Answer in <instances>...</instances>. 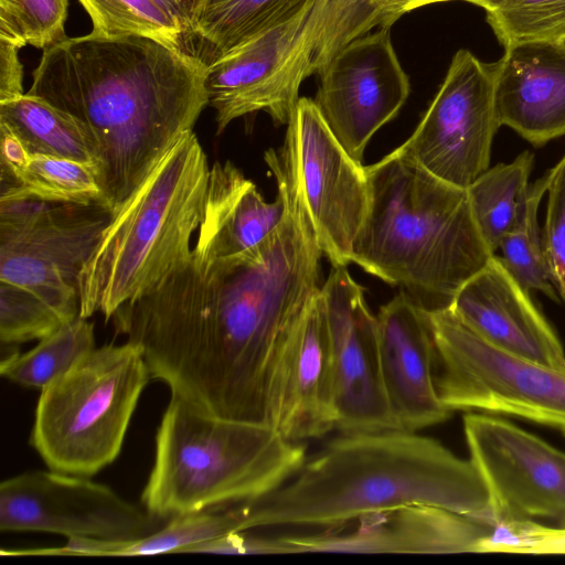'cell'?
<instances>
[{
    "instance_id": "6da1fadb",
    "label": "cell",
    "mask_w": 565,
    "mask_h": 565,
    "mask_svg": "<svg viewBox=\"0 0 565 565\" xmlns=\"http://www.w3.org/2000/svg\"><path fill=\"white\" fill-rule=\"evenodd\" d=\"M264 159L284 217L242 254L191 256L114 315L151 379L210 415L278 430L297 327L320 291L323 255L288 142Z\"/></svg>"
},
{
    "instance_id": "7a4b0ae2",
    "label": "cell",
    "mask_w": 565,
    "mask_h": 565,
    "mask_svg": "<svg viewBox=\"0 0 565 565\" xmlns=\"http://www.w3.org/2000/svg\"><path fill=\"white\" fill-rule=\"evenodd\" d=\"M206 64L140 35L89 33L43 50L29 94L82 120L116 213L209 105Z\"/></svg>"
},
{
    "instance_id": "3957f363",
    "label": "cell",
    "mask_w": 565,
    "mask_h": 565,
    "mask_svg": "<svg viewBox=\"0 0 565 565\" xmlns=\"http://www.w3.org/2000/svg\"><path fill=\"white\" fill-rule=\"evenodd\" d=\"M246 530L334 526L362 515L428 504L492 526L486 484L438 440L401 429L342 433L282 486L243 502Z\"/></svg>"
},
{
    "instance_id": "277c9868",
    "label": "cell",
    "mask_w": 565,
    "mask_h": 565,
    "mask_svg": "<svg viewBox=\"0 0 565 565\" xmlns=\"http://www.w3.org/2000/svg\"><path fill=\"white\" fill-rule=\"evenodd\" d=\"M365 170L371 204L352 263L402 287L427 311L449 308L494 255L478 230L467 189L392 152Z\"/></svg>"
},
{
    "instance_id": "5b68a950",
    "label": "cell",
    "mask_w": 565,
    "mask_h": 565,
    "mask_svg": "<svg viewBox=\"0 0 565 565\" xmlns=\"http://www.w3.org/2000/svg\"><path fill=\"white\" fill-rule=\"evenodd\" d=\"M210 169L194 131L184 132L104 228L79 275L81 317L109 320L191 256Z\"/></svg>"
},
{
    "instance_id": "8992f818",
    "label": "cell",
    "mask_w": 565,
    "mask_h": 565,
    "mask_svg": "<svg viewBox=\"0 0 565 565\" xmlns=\"http://www.w3.org/2000/svg\"><path fill=\"white\" fill-rule=\"evenodd\" d=\"M305 460L306 447L274 427L220 418L171 395L141 501L164 520L238 504L276 490Z\"/></svg>"
},
{
    "instance_id": "52a82bcc",
    "label": "cell",
    "mask_w": 565,
    "mask_h": 565,
    "mask_svg": "<svg viewBox=\"0 0 565 565\" xmlns=\"http://www.w3.org/2000/svg\"><path fill=\"white\" fill-rule=\"evenodd\" d=\"M150 379L139 345L96 347L41 391L30 445L51 470L96 475L118 457Z\"/></svg>"
},
{
    "instance_id": "ba28073f",
    "label": "cell",
    "mask_w": 565,
    "mask_h": 565,
    "mask_svg": "<svg viewBox=\"0 0 565 565\" xmlns=\"http://www.w3.org/2000/svg\"><path fill=\"white\" fill-rule=\"evenodd\" d=\"M427 313L436 387L447 408L523 418L565 435V370L489 343L449 308Z\"/></svg>"
},
{
    "instance_id": "9c48e42d",
    "label": "cell",
    "mask_w": 565,
    "mask_h": 565,
    "mask_svg": "<svg viewBox=\"0 0 565 565\" xmlns=\"http://www.w3.org/2000/svg\"><path fill=\"white\" fill-rule=\"evenodd\" d=\"M323 0H311L279 24L250 38L206 66L209 105L216 134L259 110L288 125L301 82L310 76L313 35Z\"/></svg>"
},
{
    "instance_id": "30bf717a",
    "label": "cell",
    "mask_w": 565,
    "mask_h": 565,
    "mask_svg": "<svg viewBox=\"0 0 565 565\" xmlns=\"http://www.w3.org/2000/svg\"><path fill=\"white\" fill-rule=\"evenodd\" d=\"M497 63L458 50L420 122L393 154L408 159L436 178L467 189L490 163L499 122Z\"/></svg>"
},
{
    "instance_id": "8fae6325",
    "label": "cell",
    "mask_w": 565,
    "mask_h": 565,
    "mask_svg": "<svg viewBox=\"0 0 565 565\" xmlns=\"http://www.w3.org/2000/svg\"><path fill=\"white\" fill-rule=\"evenodd\" d=\"M167 520L88 477L33 470L0 484L1 532H47L67 539L130 542Z\"/></svg>"
},
{
    "instance_id": "7c38bea8",
    "label": "cell",
    "mask_w": 565,
    "mask_h": 565,
    "mask_svg": "<svg viewBox=\"0 0 565 565\" xmlns=\"http://www.w3.org/2000/svg\"><path fill=\"white\" fill-rule=\"evenodd\" d=\"M463 433L488 491L492 526L546 520L565 529L564 451L490 414L466 415Z\"/></svg>"
},
{
    "instance_id": "4fadbf2b",
    "label": "cell",
    "mask_w": 565,
    "mask_h": 565,
    "mask_svg": "<svg viewBox=\"0 0 565 565\" xmlns=\"http://www.w3.org/2000/svg\"><path fill=\"white\" fill-rule=\"evenodd\" d=\"M285 140L299 169L319 247L333 267H347L370 211L365 167L344 150L308 97L298 99Z\"/></svg>"
},
{
    "instance_id": "5bb4252c",
    "label": "cell",
    "mask_w": 565,
    "mask_h": 565,
    "mask_svg": "<svg viewBox=\"0 0 565 565\" xmlns=\"http://www.w3.org/2000/svg\"><path fill=\"white\" fill-rule=\"evenodd\" d=\"M111 216L102 205L61 203L30 223L0 226V281L39 296L65 321L75 319L81 271Z\"/></svg>"
},
{
    "instance_id": "9a60e30c",
    "label": "cell",
    "mask_w": 565,
    "mask_h": 565,
    "mask_svg": "<svg viewBox=\"0 0 565 565\" xmlns=\"http://www.w3.org/2000/svg\"><path fill=\"white\" fill-rule=\"evenodd\" d=\"M318 74L313 100L340 145L362 162L370 139L398 114L411 92L390 28L350 41Z\"/></svg>"
},
{
    "instance_id": "2e32d148",
    "label": "cell",
    "mask_w": 565,
    "mask_h": 565,
    "mask_svg": "<svg viewBox=\"0 0 565 565\" xmlns=\"http://www.w3.org/2000/svg\"><path fill=\"white\" fill-rule=\"evenodd\" d=\"M331 337L337 429H397L385 393L376 316L347 267H333L321 286Z\"/></svg>"
},
{
    "instance_id": "e0dca14e",
    "label": "cell",
    "mask_w": 565,
    "mask_h": 565,
    "mask_svg": "<svg viewBox=\"0 0 565 565\" xmlns=\"http://www.w3.org/2000/svg\"><path fill=\"white\" fill-rule=\"evenodd\" d=\"M492 526L444 508L411 504L362 515L319 533L275 537L278 554L480 553Z\"/></svg>"
},
{
    "instance_id": "ac0fdd59",
    "label": "cell",
    "mask_w": 565,
    "mask_h": 565,
    "mask_svg": "<svg viewBox=\"0 0 565 565\" xmlns=\"http://www.w3.org/2000/svg\"><path fill=\"white\" fill-rule=\"evenodd\" d=\"M382 377L396 427L417 431L447 420L439 398L436 351L427 310L404 290L376 315Z\"/></svg>"
},
{
    "instance_id": "d6986e66",
    "label": "cell",
    "mask_w": 565,
    "mask_h": 565,
    "mask_svg": "<svg viewBox=\"0 0 565 565\" xmlns=\"http://www.w3.org/2000/svg\"><path fill=\"white\" fill-rule=\"evenodd\" d=\"M495 254L457 292L449 309L489 343L565 370V350L555 330Z\"/></svg>"
},
{
    "instance_id": "ffe728a7",
    "label": "cell",
    "mask_w": 565,
    "mask_h": 565,
    "mask_svg": "<svg viewBox=\"0 0 565 565\" xmlns=\"http://www.w3.org/2000/svg\"><path fill=\"white\" fill-rule=\"evenodd\" d=\"M504 49L495 62L500 125L535 147L565 135V41L515 42Z\"/></svg>"
},
{
    "instance_id": "44dd1931",
    "label": "cell",
    "mask_w": 565,
    "mask_h": 565,
    "mask_svg": "<svg viewBox=\"0 0 565 565\" xmlns=\"http://www.w3.org/2000/svg\"><path fill=\"white\" fill-rule=\"evenodd\" d=\"M334 428V363L320 288L296 330L278 431L290 440L301 441Z\"/></svg>"
},
{
    "instance_id": "7402d4cb",
    "label": "cell",
    "mask_w": 565,
    "mask_h": 565,
    "mask_svg": "<svg viewBox=\"0 0 565 565\" xmlns=\"http://www.w3.org/2000/svg\"><path fill=\"white\" fill-rule=\"evenodd\" d=\"M285 201L277 191L266 202L256 185L231 161L210 169L202 221L192 249L202 259H217L252 249L280 224Z\"/></svg>"
},
{
    "instance_id": "603a6c76",
    "label": "cell",
    "mask_w": 565,
    "mask_h": 565,
    "mask_svg": "<svg viewBox=\"0 0 565 565\" xmlns=\"http://www.w3.org/2000/svg\"><path fill=\"white\" fill-rule=\"evenodd\" d=\"M311 0H190L185 22L192 53L206 66Z\"/></svg>"
},
{
    "instance_id": "cb8c5ba5",
    "label": "cell",
    "mask_w": 565,
    "mask_h": 565,
    "mask_svg": "<svg viewBox=\"0 0 565 565\" xmlns=\"http://www.w3.org/2000/svg\"><path fill=\"white\" fill-rule=\"evenodd\" d=\"M0 124L11 129L32 153L72 159L100 168L89 128L70 113L25 93L0 103Z\"/></svg>"
},
{
    "instance_id": "d4e9b609",
    "label": "cell",
    "mask_w": 565,
    "mask_h": 565,
    "mask_svg": "<svg viewBox=\"0 0 565 565\" xmlns=\"http://www.w3.org/2000/svg\"><path fill=\"white\" fill-rule=\"evenodd\" d=\"M533 159L523 151L509 163L488 168L467 188L476 224L493 254L525 210Z\"/></svg>"
},
{
    "instance_id": "484cf974",
    "label": "cell",
    "mask_w": 565,
    "mask_h": 565,
    "mask_svg": "<svg viewBox=\"0 0 565 565\" xmlns=\"http://www.w3.org/2000/svg\"><path fill=\"white\" fill-rule=\"evenodd\" d=\"M25 196L109 209L95 166L40 153L14 172H1L0 200Z\"/></svg>"
},
{
    "instance_id": "4316f807",
    "label": "cell",
    "mask_w": 565,
    "mask_h": 565,
    "mask_svg": "<svg viewBox=\"0 0 565 565\" xmlns=\"http://www.w3.org/2000/svg\"><path fill=\"white\" fill-rule=\"evenodd\" d=\"M444 1L451 0H323L309 74L318 73L343 45L374 28H391L406 12Z\"/></svg>"
},
{
    "instance_id": "83f0119b",
    "label": "cell",
    "mask_w": 565,
    "mask_h": 565,
    "mask_svg": "<svg viewBox=\"0 0 565 565\" xmlns=\"http://www.w3.org/2000/svg\"><path fill=\"white\" fill-rule=\"evenodd\" d=\"M103 36L140 35L193 55L185 17L168 0H78Z\"/></svg>"
},
{
    "instance_id": "f1b7e54d",
    "label": "cell",
    "mask_w": 565,
    "mask_h": 565,
    "mask_svg": "<svg viewBox=\"0 0 565 565\" xmlns=\"http://www.w3.org/2000/svg\"><path fill=\"white\" fill-rule=\"evenodd\" d=\"M95 348L94 323L78 316L41 339L32 350L0 366V372L13 383L42 391Z\"/></svg>"
},
{
    "instance_id": "f546056e",
    "label": "cell",
    "mask_w": 565,
    "mask_h": 565,
    "mask_svg": "<svg viewBox=\"0 0 565 565\" xmlns=\"http://www.w3.org/2000/svg\"><path fill=\"white\" fill-rule=\"evenodd\" d=\"M550 180L551 170L530 185L525 210L518 224L502 239L499 249L501 260L525 290H539L558 301L537 225V210Z\"/></svg>"
},
{
    "instance_id": "4dcf8cb0",
    "label": "cell",
    "mask_w": 565,
    "mask_h": 565,
    "mask_svg": "<svg viewBox=\"0 0 565 565\" xmlns=\"http://www.w3.org/2000/svg\"><path fill=\"white\" fill-rule=\"evenodd\" d=\"M487 22L503 46L526 41H565V0H507L487 12Z\"/></svg>"
},
{
    "instance_id": "1f68e13d",
    "label": "cell",
    "mask_w": 565,
    "mask_h": 565,
    "mask_svg": "<svg viewBox=\"0 0 565 565\" xmlns=\"http://www.w3.org/2000/svg\"><path fill=\"white\" fill-rule=\"evenodd\" d=\"M68 0H0V38L46 50L65 40Z\"/></svg>"
},
{
    "instance_id": "d6a6232c",
    "label": "cell",
    "mask_w": 565,
    "mask_h": 565,
    "mask_svg": "<svg viewBox=\"0 0 565 565\" xmlns=\"http://www.w3.org/2000/svg\"><path fill=\"white\" fill-rule=\"evenodd\" d=\"M67 321L46 301L19 286L0 281V340H41Z\"/></svg>"
},
{
    "instance_id": "836d02e7",
    "label": "cell",
    "mask_w": 565,
    "mask_h": 565,
    "mask_svg": "<svg viewBox=\"0 0 565 565\" xmlns=\"http://www.w3.org/2000/svg\"><path fill=\"white\" fill-rule=\"evenodd\" d=\"M542 241L552 281L565 299V154L551 169Z\"/></svg>"
},
{
    "instance_id": "e575fe53",
    "label": "cell",
    "mask_w": 565,
    "mask_h": 565,
    "mask_svg": "<svg viewBox=\"0 0 565 565\" xmlns=\"http://www.w3.org/2000/svg\"><path fill=\"white\" fill-rule=\"evenodd\" d=\"M19 46L0 38V103L15 99L23 94V66Z\"/></svg>"
},
{
    "instance_id": "d590c367",
    "label": "cell",
    "mask_w": 565,
    "mask_h": 565,
    "mask_svg": "<svg viewBox=\"0 0 565 565\" xmlns=\"http://www.w3.org/2000/svg\"><path fill=\"white\" fill-rule=\"evenodd\" d=\"M1 172L11 173L21 169L32 152L7 126L0 124Z\"/></svg>"
},
{
    "instance_id": "8d00e7d4",
    "label": "cell",
    "mask_w": 565,
    "mask_h": 565,
    "mask_svg": "<svg viewBox=\"0 0 565 565\" xmlns=\"http://www.w3.org/2000/svg\"><path fill=\"white\" fill-rule=\"evenodd\" d=\"M534 554H565V529L537 524L529 539Z\"/></svg>"
},
{
    "instance_id": "74e56055",
    "label": "cell",
    "mask_w": 565,
    "mask_h": 565,
    "mask_svg": "<svg viewBox=\"0 0 565 565\" xmlns=\"http://www.w3.org/2000/svg\"><path fill=\"white\" fill-rule=\"evenodd\" d=\"M483 8L487 12L493 11L502 6L507 0H463Z\"/></svg>"
},
{
    "instance_id": "f35d334b",
    "label": "cell",
    "mask_w": 565,
    "mask_h": 565,
    "mask_svg": "<svg viewBox=\"0 0 565 565\" xmlns=\"http://www.w3.org/2000/svg\"><path fill=\"white\" fill-rule=\"evenodd\" d=\"M168 1H170L177 8H179L183 12V14L185 17V9H186L190 0H168Z\"/></svg>"
}]
</instances>
